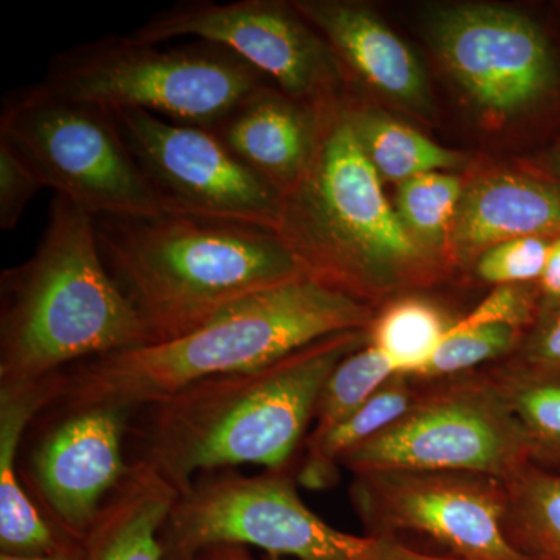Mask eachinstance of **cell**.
<instances>
[{"mask_svg":"<svg viewBox=\"0 0 560 560\" xmlns=\"http://www.w3.org/2000/svg\"><path fill=\"white\" fill-rule=\"evenodd\" d=\"M296 470L201 475L179 493L161 539L167 560H195L215 545L294 560H453L388 537L335 528L298 492Z\"/></svg>","mask_w":560,"mask_h":560,"instance_id":"8992f818","label":"cell"},{"mask_svg":"<svg viewBox=\"0 0 560 560\" xmlns=\"http://www.w3.org/2000/svg\"><path fill=\"white\" fill-rule=\"evenodd\" d=\"M0 138L20 151L44 186L92 217L164 212L110 110L33 84L3 98Z\"/></svg>","mask_w":560,"mask_h":560,"instance_id":"ba28073f","label":"cell"},{"mask_svg":"<svg viewBox=\"0 0 560 560\" xmlns=\"http://www.w3.org/2000/svg\"><path fill=\"white\" fill-rule=\"evenodd\" d=\"M150 342L106 270L92 215L55 194L35 253L2 275L0 383L46 381Z\"/></svg>","mask_w":560,"mask_h":560,"instance_id":"277c9868","label":"cell"},{"mask_svg":"<svg viewBox=\"0 0 560 560\" xmlns=\"http://www.w3.org/2000/svg\"><path fill=\"white\" fill-rule=\"evenodd\" d=\"M504 482L512 547L529 560H560V474L529 464Z\"/></svg>","mask_w":560,"mask_h":560,"instance_id":"603a6c76","label":"cell"},{"mask_svg":"<svg viewBox=\"0 0 560 560\" xmlns=\"http://www.w3.org/2000/svg\"><path fill=\"white\" fill-rule=\"evenodd\" d=\"M555 238L523 237L486 249L475 264V275L493 287L537 285L547 268Z\"/></svg>","mask_w":560,"mask_h":560,"instance_id":"83f0119b","label":"cell"},{"mask_svg":"<svg viewBox=\"0 0 560 560\" xmlns=\"http://www.w3.org/2000/svg\"><path fill=\"white\" fill-rule=\"evenodd\" d=\"M500 364L523 374L560 377V308L541 315L517 352Z\"/></svg>","mask_w":560,"mask_h":560,"instance_id":"4dcf8cb0","label":"cell"},{"mask_svg":"<svg viewBox=\"0 0 560 560\" xmlns=\"http://www.w3.org/2000/svg\"><path fill=\"white\" fill-rule=\"evenodd\" d=\"M195 560H259L254 558L249 548L241 547V545H215V547L206 548ZM261 560H289L267 556Z\"/></svg>","mask_w":560,"mask_h":560,"instance_id":"d6a6232c","label":"cell"},{"mask_svg":"<svg viewBox=\"0 0 560 560\" xmlns=\"http://www.w3.org/2000/svg\"><path fill=\"white\" fill-rule=\"evenodd\" d=\"M55 377L0 383V555L46 556L79 550L35 506L20 477V447L33 418L54 404Z\"/></svg>","mask_w":560,"mask_h":560,"instance_id":"ac0fdd59","label":"cell"},{"mask_svg":"<svg viewBox=\"0 0 560 560\" xmlns=\"http://www.w3.org/2000/svg\"><path fill=\"white\" fill-rule=\"evenodd\" d=\"M423 389L425 383L408 375L390 378L345 422L320 440L304 445L301 464L294 467L298 485L308 490H324L337 485L341 460L404 418L420 399Z\"/></svg>","mask_w":560,"mask_h":560,"instance_id":"ffe728a7","label":"cell"},{"mask_svg":"<svg viewBox=\"0 0 560 560\" xmlns=\"http://www.w3.org/2000/svg\"><path fill=\"white\" fill-rule=\"evenodd\" d=\"M540 298V316L560 308V237L551 243L547 268L537 283Z\"/></svg>","mask_w":560,"mask_h":560,"instance_id":"1f68e13d","label":"cell"},{"mask_svg":"<svg viewBox=\"0 0 560 560\" xmlns=\"http://www.w3.org/2000/svg\"><path fill=\"white\" fill-rule=\"evenodd\" d=\"M0 560H80V548L75 551L58 552V555L46 556L0 555Z\"/></svg>","mask_w":560,"mask_h":560,"instance_id":"836d02e7","label":"cell"},{"mask_svg":"<svg viewBox=\"0 0 560 560\" xmlns=\"http://www.w3.org/2000/svg\"><path fill=\"white\" fill-rule=\"evenodd\" d=\"M396 375L388 359L368 341L346 357L320 390L315 420L305 444L320 440L345 422Z\"/></svg>","mask_w":560,"mask_h":560,"instance_id":"484cf974","label":"cell"},{"mask_svg":"<svg viewBox=\"0 0 560 560\" xmlns=\"http://www.w3.org/2000/svg\"><path fill=\"white\" fill-rule=\"evenodd\" d=\"M293 5L326 39L341 69L401 108L422 117L433 114L429 80L415 51L370 7L349 0H296Z\"/></svg>","mask_w":560,"mask_h":560,"instance_id":"9a60e30c","label":"cell"},{"mask_svg":"<svg viewBox=\"0 0 560 560\" xmlns=\"http://www.w3.org/2000/svg\"><path fill=\"white\" fill-rule=\"evenodd\" d=\"M178 497L153 467L132 460L80 541V560H167L161 533Z\"/></svg>","mask_w":560,"mask_h":560,"instance_id":"d6986e66","label":"cell"},{"mask_svg":"<svg viewBox=\"0 0 560 560\" xmlns=\"http://www.w3.org/2000/svg\"><path fill=\"white\" fill-rule=\"evenodd\" d=\"M521 425L530 464L560 474V377L486 368Z\"/></svg>","mask_w":560,"mask_h":560,"instance_id":"cb8c5ba5","label":"cell"},{"mask_svg":"<svg viewBox=\"0 0 560 560\" xmlns=\"http://www.w3.org/2000/svg\"><path fill=\"white\" fill-rule=\"evenodd\" d=\"M128 38L165 44L194 38L234 51L290 97L324 106L335 101L340 62L291 3L278 0H180L156 11Z\"/></svg>","mask_w":560,"mask_h":560,"instance_id":"4fadbf2b","label":"cell"},{"mask_svg":"<svg viewBox=\"0 0 560 560\" xmlns=\"http://www.w3.org/2000/svg\"><path fill=\"white\" fill-rule=\"evenodd\" d=\"M463 191L458 176L444 172L423 173L399 184L397 215L412 241L430 256H436L445 242H451Z\"/></svg>","mask_w":560,"mask_h":560,"instance_id":"d4e9b609","label":"cell"},{"mask_svg":"<svg viewBox=\"0 0 560 560\" xmlns=\"http://www.w3.org/2000/svg\"><path fill=\"white\" fill-rule=\"evenodd\" d=\"M539 318L540 298L537 285H500L493 287L474 311L456 320L453 329L501 324L528 334Z\"/></svg>","mask_w":560,"mask_h":560,"instance_id":"f1b7e54d","label":"cell"},{"mask_svg":"<svg viewBox=\"0 0 560 560\" xmlns=\"http://www.w3.org/2000/svg\"><path fill=\"white\" fill-rule=\"evenodd\" d=\"M547 176L548 178L555 179L556 183L560 184V140L552 147L550 151V156H548V165H547Z\"/></svg>","mask_w":560,"mask_h":560,"instance_id":"e575fe53","label":"cell"},{"mask_svg":"<svg viewBox=\"0 0 560 560\" xmlns=\"http://www.w3.org/2000/svg\"><path fill=\"white\" fill-rule=\"evenodd\" d=\"M113 116L164 212L279 231L285 198L212 131L145 110Z\"/></svg>","mask_w":560,"mask_h":560,"instance_id":"7c38bea8","label":"cell"},{"mask_svg":"<svg viewBox=\"0 0 560 560\" xmlns=\"http://www.w3.org/2000/svg\"><path fill=\"white\" fill-rule=\"evenodd\" d=\"M324 106L296 101L270 83L238 102L209 130L287 198L311 171Z\"/></svg>","mask_w":560,"mask_h":560,"instance_id":"2e32d148","label":"cell"},{"mask_svg":"<svg viewBox=\"0 0 560 560\" xmlns=\"http://www.w3.org/2000/svg\"><path fill=\"white\" fill-rule=\"evenodd\" d=\"M39 83L61 97L110 113L145 110L209 130L272 81L234 51L208 40L162 47L109 35L55 55Z\"/></svg>","mask_w":560,"mask_h":560,"instance_id":"52a82bcc","label":"cell"},{"mask_svg":"<svg viewBox=\"0 0 560 560\" xmlns=\"http://www.w3.org/2000/svg\"><path fill=\"white\" fill-rule=\"evenodd\" d=\"M456 320L436 302L401 294L375 312L368 345L381 350L397 375L410 377L429 363Z\"/></svg>","mask_w":560,"mask_h":560,"instance_id":"7402d4cb","label":"cell"},{"mask_svg":"<svg viewBox=\"0 0 560 560\" xmlns=\"http://www.w3.org/2000/svg\"><path fill=\"white\" fill-rule=\"evenodd\" d=\"M523 237H560L559 183L495 173L464 189L448 242L456 260L475 261L486 249Z\"/></svg>","mask_w":560,"mask_h":560,"instance_id":"e0dca14e","label":"cell"},{"mask_svg":"<svg viewBox=\"0 0 560 560\" xmlns=\"http://www.w3.org/2000/svg\"><path fill=\"white\" fill-rule=\"evenodd\" d=\"M423 383L415 407L350 452L341 467L352 475L466 471L508 481L529 466L521 425L488 370Z\"/></svg>","mask_w":560,"mask_h":560,"instance_id":"9c48e42d","label":"cell"},{"mask_svg":"<svg viewBox=\"0 0 560 560\" xmlns=\"http://www.w3.org/2000/svg\"><path fill=\"white\" fill-rule=\"evenodd\" d=\"M278 234L308 278L372 305L440 272L438 260L405 231L337 101L323 108L315 160L285 198Z\"/></svg>","mask_w":560,"mask_h":560,"instance_id":"5b68a950","label":"cell"},{"mask_svg":"<svg viewBox=\"0 0 560 560\" xmlns=\"http://www.w3.org/2000/svg\"><path fill=\"white\" fill-rule=\"evenodd\" d=\"M92 221L106 270L151 342L197 329L257 291L308 278L278 232L253 224L171 212Z\"/></svg>","mask_w":560,"mask_h":560,"instance_id":"3957f363","label":"cell"},{"mask_svg":"<svg viewBox=\"0 0 560 560\" xmlns=\"http://www.w3.org/2000/svg\"><path fill=\"white\" fill-rule=\"evenodd\" d=\"M425 24L442 65L481 113L515 119L559 101L558 50L521 11L452 3L431 9Z\"/></svg>","mask_w":560,"mask_h":560,"instance_id":"8fae6325","label":"cell"},{"mask_svg":"<svg viewBox=\"0 0 560 560\" xmlns=\"http://www.w3.org/2000/svg\"><path fill=\"white\" fill-rule=\"evenodd\" d=\"M368 331L331 335L275 363L194 383L142 407L140 463L183 493L210 471L290 469L304 448L319 394Z\"/></svg>","mask_w":560,"mask_h":560,"instance_id":"6da1fadb","label":"cell"},{"mask_svg":"<svg viewBox=\"0 0 560 560\" xmlns=\"http://www.w3.org/2000/svg\"><path fill=\"white\" fill-rule=\"evenodd\" d=\"M375 312L318 280H290L228 305L173 340L75 364L55 375L54 404L131 411L206 378L275 363L331 335L368 329Z\"/></svg>","mask_w":560,"mask_h":560,"instance_id":"7a4b0ae2","label":"cell"},{"mask_svg":"<svg viewBox=\"0 0 560 560\" xmlns=\"http://www.w3.org/2000/svg\"><path fill=\"white\" fill-rule=\"evenodd\" d=\"M127 419L124 408L72 411L33 453V482L50 522L79 544L131 469L124 453Z\"/></svg>","mask_w":560,"mask_h":560,"instance_id":"5bb4252c","label":"cell"},{"mask_svg":"<svg viewBox=\"0 0 560 560\" xmlns=\"http://www.w3.org/2000/svg\"><path fill=\"white\" fill-rule=\"evenodd\" d=\"M364 534L453 560H529L504 530L506 482L466 471L378 470L352 475Z\"/></svg>","mask_w":560,"mask_h":560,"instance_id":"30bf717a","label":"cell"},{"mask_svg":"<svg viewBox=\"0 0 560 560\" xmlns=\"http://www.w3.org/2000/svg\"><path fill=\"white\" fill-rule=\"evenodd\" d=\"M342 109L360 149L381 178L400 184L423 173L453 171L464 164L463 154L441 147L381 110Z\"/></svg>","mask_w":560,"mask_h":560,"instance_id":"44dd1931","label":"cell"},{"mask_svg":"<svg viewBox=\"0 0 560 560\" xmlns=\"http://www.w3.org/2000/svg\"><path fill=\"white\" fill-rule=\"evenodd\" d=\"M525 337V331L501 324L464 330L452 327L429 363L410 377L438 382L486 370L511 359Z\"/></svg>","mask_w":560,"mask_h":560,"instance_id":"4316f807","label":"cell"},{"mask_svg":"<svg viewBox=\"0 0 560 560\" xmlns=\"http://www.w3.org/2000/svg\"><path fill=\"white\" fill-rule=\"evenodd\" d=\"M43 179L9 140L0 138V230L11 231L40 189Z\"/></svg>","mask_w":560,"mask_h":560,"instance_id":"f546056e","label":"cell"}]
</instances>
